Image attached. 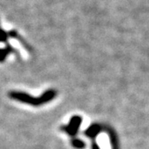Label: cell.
Instances as JSON below:
<instances>
[{
	"label": "cell",
	"mask_w": 149,
	"mask_h": 149,
	"mask_svg": "<svg viewBox=\"0 0 149 149\" xmlns=\"http://www.w3.org/2000/svg\"><path fill=\"white\" fill-rule=\"evenodd\" d=\"M70 144L71 146L75 149H85L86 148V143L82 139L74 137L70 139Z\"/></svg>",
	"instance_id": "obj_6"
},
{
	"label": "cell",
	"mask_w": 149,
	"mask_h": 149,
	"mask_svg": "<svg viewBox=\"0 0 149 149\" xmlns=\"http://www.w3.org/2000/svg\"><path fill=\"white\" fill-rule=\"evenodd\" d=\"M8 37H11V38H13L17 40L18 42H20L22 46L23 47L25 48V50L27 51L29 53H33V50H32V46L27 42V41L26 39H24L23 37H22L21 34H19V32H17L15 29H12L9 32H8Z\"/></svg>",
	"instance_id": "obj_3"
},
{
	"label": "cell",
	"mask_w": 149,
	"mask_h": 149,
	"mask_svg": "<svg viewBox=\"0 0 149 149\" xmlns=\"http://www.w3.org/2000/svg\"><path fill=\"white\" fill-rule=\"evenodd\" d=\"M91 149H100V146L98 145L97 143L92 142V143H91Z\"/></svg>",
	"instance_id": "obj_8"
},
{
	"label": "cell",
	"mask_w": 149,
	"mask_h": 149,
	"mask_svg": "<svg viewBox=\"0 0 149 149\" xmlns=\"http://www.w3.org/2000/svg\"><path fill=\"white\" fill-rule=\"evenodd\" d=\"M102 130H103V128L100 124L99 123H92L91 124L88 128H86L84 132V134H85V137L89 138V139H96V137L101 133Z\"/></svg>",
	"instance_id": "obj_5"
},
{
	"label": "cell",
	"mask_w": 149,
	"mask_h": 149,
	"mask_svg": "<svg viewBox=\"0 0 149 149\" xmlns=\"http://www.w3.org/2000/svg\"><path fill=\"white\" fill-rule=\"evenodd\" d=\"M10 54H14L16 55L18 59H21V55L17 51L15 48L13 46H11L9 43H6L5 47L0 48V63L5 61L6 59Z\"/></svg>",
	"instance_id": "obj_4"
},
{
	"label": "cell",
	"mask_w": 149,
	"mask_h": 149,
	"mask_svg": "<svg viewBox=\"0 0 149 149\" xmlns=\"http://www.w3.org/2000/svg\"><path fill=\"white\" fill-rule=\"evenodd\" d=\"M11 100H16L25 104L31 106L38 107L46 104L49 102L52 101L57 96V91L55 89H49L43 92L42 94L38 97H34L32 95L26 93L24 91H11L8 94Z\"/></svg>",
	"instance_id": "obj_1"
},
{
	"label": "cell",
	"mask_w": 149,
	"mask_h": 149,
	"mask_svg": "<svg viewBox=\"0 0 149 149\" xmlns=\"http://www.w3.org/2000/svg\"><path fill=\"white\" fill-rule=\"evenodd\" d=\"M82 121L83 118L80 115H74L70 118L69 123L67 125L65 124L61 127V130L65 133L68 134L71 138H74L79 133V129L81 126Z\"/></svg>",
	"instance_id": "obj_2"
},
{
	"label": "cell",
	"mask_w": 149,
	"mask_h": 149,
	"mask_svg": "<svg viewBox=\"0 0 149 149\" xmlns=\"http://www.w3.org/2000/svg\"><path fill=\"white\" fill-rule=\"evenodd\" d=\"M8 34L6 32L4 29H3L1 26H0V42L3 43H8Z\"/></svg>",
	"instance_id": "obj_7"
}]
</instances>
